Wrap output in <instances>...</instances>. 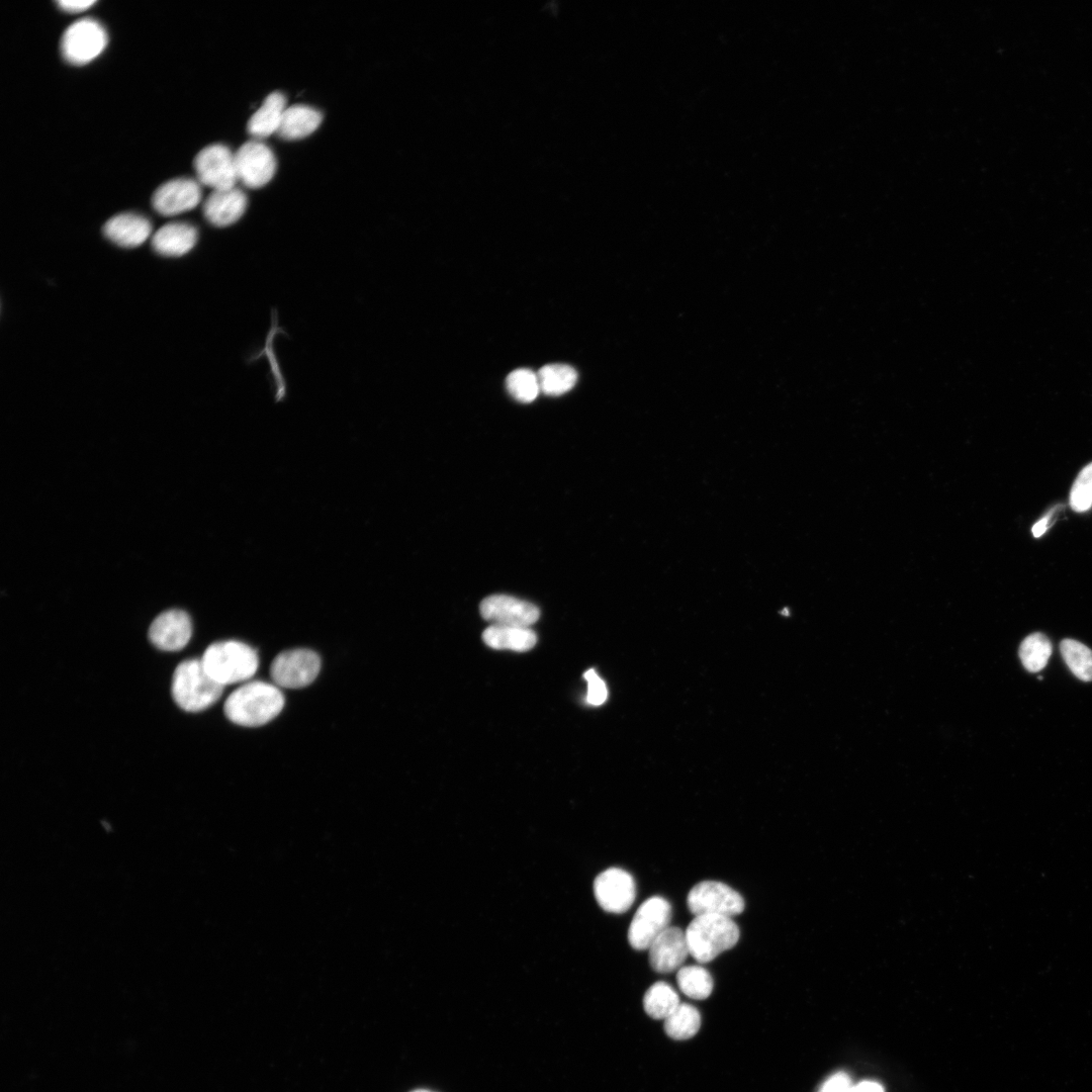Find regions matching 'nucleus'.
Here are the masks:
<instances>
[{
  "label": "nucleus",
  "mask_w": 1092,
  "mask_h": 1092,
  "mask_svg": "<svg viewBox=\"0 0 1092 1092\" xmlns=\"http://www.w3.org/2000/svg\"><path fill=\"white\" fill-rule=\"evenodd\" d=\"M283 707L284 697L276 685L253 680L230 694L223 712L237 725L257 727L274 719Z\"/></svg>",
  "instance_id": "1"
},
{
  "label": "nucleus",
  "mask_w": 1092,
  "mask_h": 1092,
  "mask_svg": "<svg viewBox=\"0 0 1092 1092\" xmlns=\"http://www.w3.org/2000/svg\"><path fill=\"white\" fill-rule=\"evenodd\" d=\"M200 660L208 674L223 687L250 679L259 666L256 650L236 640L210 644Z\"/></svg>",
  "instance_id": "2"
},
{
  "label": "nucleus",
  "mask_w": 1092,
  "mask_h": 1092,
  "mask_svg": "<svg viewBox=\"0 0 1092 1092\" xmlns=\"http://www.w3.org/2000/svg\"><path fill=\"white\" fill-rule=\"evenodd\" d=\"M223 686L206 671L200 659H186L174 670L171 684L173 700L186 712H200L221 696Z\"/></svg>",
  "instance_id": "3"
},
{
  "label": "nucleus",
  "mask_w": 1092,
  "mask_h": 1092,
  "mask_svg": "<svg viewBox=\"0 0 1092 1092\" xmlns=\"http://www.w3.org/2000/svg\"><path fill=\"white\" fill-rule=\"evenodd\" d=\"M685 932L690 954L699 963L711 962L732 948L740 936L731 917L713 914L695 916Z\"/></svg>",
  "instance_id": "4"
},
{
  "label": "nucleus",
  "mask_w": 1092,
  "mask_h": 1092,
  "mask_svg": "<svg viewBox=\"0 0 1092 1092\" xmlns=\"http://www.w3.org/2000/svg\"><path fill=\"white\" fill-rule=\"evenodd\" d=\"M107 40L106 30L100 22L93 18H82L64 31L61 53L70 64L84 65L103 52Z\"/></svg>",
  "instance_id": "5"
},
{
  "label": "nucleus",
  "mask_w": 1092,
  "mask_h": 1092,
  "mask_svg": "<svg viewBox=\"0 0 1092 1092\" xmlns=\"http://www.w3.org/2000/svg\"><path fill=\"white\" fill-rule=\"evenodd\" d=\"M687 905L695 916L713 914L732 918L744 910L745 902L730 886L718 881H703L690 890Z\"/></svg>",
  "instance_id": "6"
},
{
  "label": "nucleus",
  "mask_w": 1092,
  "mask_h": 1092,
  "mask_svg": "<svg viewBox=\"0 0 1092 1092\" xmlns=\"http://www.w3.org/2000/svg\"><path fill=\"white\" fill-rule=\"evenodd\" d=\"M320 669L321 658L314 651L297 648L279 653L271 663L270 674L277 687L299 689L310 685Z\"/></svg>",
  "instance_id": "7"
},
{
  "label": "nucleus",
  "mask_w": 1092,
  "mask_h": 1092,
  "mask_svg": "<svg viewBox=\"0 0 1092 1092\" xmlns=\"http://www.w3.org/2000/svg\"><path fill=\"white\" fill-rule=\"evenodd\" d=\"M671 920V906L660 897L645 900L636 910L628 929V941L637 950L648 949L651 943L667 928Z\"/></svg>",
  "instance_id": "8"
},
{
  "label": "nucleus",
  "mask_w": 1092,
  "mask_h": 1092,
  "mask_svg": "<svg viewBox=\"0 0 1092 1092\" xmlns=\"http://www.w3.org/2000/svg\"><path fill=\"white\" fill-rule=\"evenodd\" d=\"M193 165L198 182L212 190L232 188L238 182L235 153L224 145L212 144L203 148Z\"/></svg>",
  "instance_id": "9"
},
{
  "label": "nucleus",
  "mask_w": 1092,
  "mask_h": 1092,
  "mask_svg": "<svg viewBox=\"0 0 1092 1092\" xmlns=\"http://www.w3.org/2000/svg\"><path fill=\"white\" fill-rule=\"evenodd\" d=\"M238 181L249 188H260L274 176L277 162L273 151L260 140L243 144L235 153Z\"/></svg>",
  "instance_id": "10"
},
{
  "label": "nucleus",
  "mask_w": 1092,
  "mask_h": 1092,
  "mask_svg": "<svg viewBox=\"0 0 1092 1092\" xmlns=\"http://www.w3.org/2000/svg\"><path fill=\"white\" fill-rule=\"evenodd\" d=\"M594 894L599 905L610 913H624L636 898V884L631 874L610 868L595 879Z\"/></svg>",
  "instance_id": "11"
},
{
  "label": "nucleus",
  "mask_w": 1092,
  "mask_h": 1092,
  "mask_svg": "<svg viewBox=\"0 0 1092 1092\" xmlns=\"http://www.w3.org/2000/svg\"><path fill=\"white\" fill-rule=\"evenodd\" d=\"M479 611L482 618L492 625L529 627L540 616L535 605L507 595L485 598L480 603Z\"/></svg>",
  "instance_id": "12"
},
{
  "label": "nucleus",
  "mask_w": 1092,
  "mask_h": 1092,
  "mask_svg": "<svg viewBox=\"0 0 1092 1092\" xmlns=\"http://www.w3.org/2000/svg\"><path fill=\"white\" fill-rule=\"evenodd\" d=\"M201 200L200 183L191 178H175L160 185L154 192L152 204L165 216L177 215L196 207Z\"/></svg>",
  "instance_id": "13"
},
{
  "label": "nucleus",
  "mask_w": 1092,
  "mask_h": 1092,
  "mask_svg": "<svg viewBox=\"0 0 1092 1092\" xmlns=\"http://www.w3.org/2000/svg\"><path fill=\"white\" fill-rule=\"evenodd\" d=\"M191 635V619L186 612L178 609L168 610L158 615L148 633L152 644L164 651L182 649L189 642Z\"/></svg>",
  "instance_id": "14"
},
{
  "label": "nucleus",
  "mask_w": 1092,
  "mask_h": 1092,
  "mask_svg": "<svg viewBox=\"0 0 1092 1092\" xmlns=\"http://www.w3.org/2000/svg\"><path fill=\"white\" fill-rule=\"evenodd\" d=\"M649 963L657 973H671L690 954L686 932L676 926L667 927L649 946Z\"/></svg>",
  "instance_id": "15"
},
{
  "label": "nucleus",
  "mask_w": 1092,
  "mask_h": 1092,
  "mask_svg": "<svg viewBox=\"0 0 1092 1092\" xmlns=\"http://www.w3.org/2000/svg\"><path fill=\"white\" fill-rule=\"evenodd\" d=\"M247 203L246 194L236 186L212 190L203 203V214L211 224L228 226L243 216Z\"/></svg>",
  "instance_id": "16"
},
{
  "label": "nucleus",
  "mask_w": 1092,
  "mask_h": 1092,
  "mask_svg": "<svg viewBox=\"0 0 1092 1092\" xmlns=\"http://www.w3.org/2000/svg\"><path fill=\"white\" fill-rule=\"evenodd\" d=\"M103 233L109 241L119 247L135 248L149 239L152 234V224L141 214L122 212L105 222Z\"/></svg>",
  "instance_id": "17"
},
{
  "label": "nucleus",
  "mask_w": 1092,
  "mask_h": 1092,
  "mask_svg": "<svg viewBox=\"0 0 1092 1092\" xmlns=\"http://www.w3.org/2000/svg\"><path fill=\"white\" fill-rule=\"evenodd\" d=\"M198 238L194 225L173 221L161 226L152 237L153 249L165 257H180L195 246Z\"/></svg>",
  "instance_id": "18"
},
{
  "label": "nucleus",
  "mask_w": 1092,
  "mask_h": 1092,
  "mask_svg": "<svg viewBox=\"0 0 1092 1092\" xmlns=\"http://www.w3.org/2000/svg\"><path fill=\"white\" fill-rule=\"evenodd\" d=\"M286 108V97L281 92L269 94L248 121L250 135L261 140L277 133Z\"/></svg>",
  "instance_id": "19"
},
{
  "label": "nucleus",
  "mask_w": 1092,
  "mask_h": 1092,
  "mask_svg": "<svg viewBox=\"0 0 1092 1092\" xmlns=\"http://www.w3.org/2000/svg\"><path fill=\"white\" fill-rule=\"evenodd\" d=\"M322 113L308 105L294 104L284 111L278 134L288 141L306 138L320 126Z\"/></svg>",
  "instance_id": "20"
},
{
  "label": "nucleus",
  "mask_w": 1092,
  "mask_h": 1092,
  "mask_svg": "<svg viewBox=\"0 0 1092 1092\" xmlns=\"http://www.w3.org/2000/svg\"><path fill=\"white\" fill-rule=\"evenodd\" d=\"M486 645L494 649L525 652L532 649L537 636L529 627L491 625L482 633Z\"/></svg>",
  "instance_id": "21"
},
{
  "label": "nucleus",
  "mask_w": 1092,
  "mask_h": 1092,
  "mask_svg": "<svg viewBox=\"0 0 1092 1092\" xmlns=\"http://www.w3.org/2000/svg\"><path fill=\"white\" fill-rule=\"evenodd\" d=\"M701 1014L699 1010L688 1003H680L664 1019L666 1034L675 1040H685L693 1037L700 1029Z\"/></svg>",
  "instance_id": "22"
},
{
  "label": "nucleus",
  "mask_w": 1092,
  "mask_h": 1092,
  "mask_svg": "<svg viewBox=\"0 0 1092 1092\" xmlns=\"http://www.w3.org/2000/svg\"><path fill=\"white\" fill-rule=\"evenodd\" d=\"M675 990L665 982H656L644 994L643 1007L653 1019H665L679 1005Z\"/></svg>",
  "instance_id": "23"
},
{
  "label": "nucleus",
  "mask_w": 1092,
  "mask_h": 1092,
  "mask_svg": "<svg viewBox=\"0 0 1092 1092\" xmlns=\"http://www.w3.org/2000/svg\"><path fill=\"white\" fill-rule=\"evenodd\" d=\"M540 391L547 395H560L570 390L576 380L577 373L566 364H549L543 366L538 372Z\"/></svg>",
  "instance_id": "24"
},
{
  "label": "nucleus",
  "mask_w": 1092,
  "mask_h": 1092,
  "mask_svg": "<svg viewBox=\"0 0 1092 1092\" xmlns=\"http://www.w3.org/2000/svg\"><path fill=\"white\" fill-rule=\"evenodd\" d=\"M676 982L679 990L696 1000L708 998L713 991L711 974L701 966H686L678 969Z\"/></svg>",
  "instance_id": "25"
},
{
  "label": "nucleus",
  "mask_w": 1092,
  "mask_h": 1092,
  "mask_svg": "<svg viewBox=\"0 0 1092 1092\" xmlns=\"http://www.w3.org/2000/svg\"><path fill=\"white\" fill-rule=\"evenodd\" d=\"M1052 643L1042 633L1027 636L1020 644L1019 657L1023 666L1030 672L1041 670L1052 654Z\"/></svg>",
  "instance_id": "26"
},
{
  "label": "nucleus",
  "mask_w": 1092,
  "mask_h": 1092,
  "mask_svg": "<svg viewBox=\"0 0 1092 1092\" xmlns=\"http://www.w3.org/2000/svg\"><path fill=\"white\" fill-rule=\"evenodd\" d=\"M1062 656L1070 670L1081 680H1092V650L1074 639H1064L1060 644Z\"/></svg>",
  "instance_id": "27"
},
{
  "label": "nucleus",
  "mask_w": 1092,
  "mask_h": 1092,
  "mask_svg": "<svg viewBox=\"0 0 1092 1092\" xmlns=\"http://www.w3.org/2000/svg\"><path fill=\"white\" fill-rule=\"evenodd\" d=\"M510 394L520 402L533 401L540 392L537 373L527 368L512 371L506 380Z\"/></svg>",
  "instance_id": "28"
},
{
  "label": "nucleus",
  "mask_w": 1092,
  "mask_h": 1092,
  "mask_svg": "<svg viewBox=\"0 0 1092 1092\" xmlns=\"http://www.w3.org/2000/svg\"><path fill=\"white\" fill-rule=\"evenodd\" d=\"M1070 505L1076 512H1085L1092 506V462L1081 470L1073 483Z\"/></svg>",
  "instance_id": "29"
},
{
  "label": "nucleus",
  "mask_w": 1092,
  "mask_h": 1092,
  "mask_svg": "<svg viewBox=\"0 0 1092 1092\" xmlns=\"http://www.w3.org/2000/svg\"><path fill=\"white\" fill-rule=\"evenodd\" d=\"M583 676L587 681V702L592 705H602L608 697V690L605 681L594 669H588Z\"/></svg>",
  "instance_id": "30"
},
{
  "label": "nucleus",
  "mask_w": 1092,
  "mask_h": 1092,
  "mask_svg": "<svg viewBox=\"0 0 1092 1092\" xmlns=\"http://www.w3.org/2000/svg\"><path fill=\"white\" fill-rule=\"evenodd\" d=\"M851 1088L847 1074L838 1072L830 1076L822 1084L818 1092H850Z\"/></svg>",
  "instance_id": "31"
},
{
  "label": "nucleus",
  "mask_w": 1092,
  "mask_h": 1092,
  "mask_svg": "<svg viewBox=\"0 0 1092 1092\" xmlns=\"http://www.w3.org/2000/svg\"><path fill=\"white\" fill-rule=\"evenodd\" d=\"M95 3V0H61L57 2L61 9L70 13L82 12Z\"/></svg>",
  "instance_id": "32"
},
{
  "label": "nucleus",
  "mask_w": 1092,
  "mask_h": 1092,
  "mask_svg": "<svg viewBox=\"0 0 1092 1092\" xmlns=\"http://www.w3.org/2000/svg\"><path fill=\"white\" fill-rule=\"evenodd\" d=\"M850 1092H884L883 1087L874 1081H863L851 1088Z\"/></svg>",
  "instance_id": "33"
},
{
  "label": "nucleus",
  "mask_w": 1092,
  "mask_h": 1092,
  "mask_svg": "<svg viewBox=\"0 0 1092 1092\" xmlns=\"http://www.w3.org/2000/svg\"><path fill=\"white\" fill-rule=\"evenodd\" d=\"M1048 521H1049V517H1044V518H1042L1041 520H1039L1037 523H1035L1033 525L1032 534H1033L1034 537L1037 538V537L1041 536L1045 532V530L1048 528Z\"/></svg>",
  "instance_id": "34"
},
{
  "label": "nucleus",
  "mask_w": 1092,
  "mask_h": 1092,
  "mask_svg": "<svg viewBox=\"0 0 1092 1092\" xmlns=\"http://www.w3.org/2000/svg\"><path fill=\"white\" fill-rule=\"evenodd\" d=\"M411 1092H435V1091H432V1090H429V1089H416V1090H413Z\"/></svg>",
  "instance_id": "35"
}]
</instances>
